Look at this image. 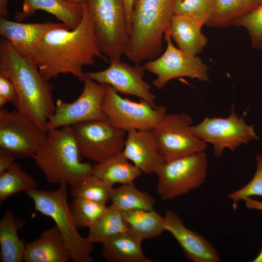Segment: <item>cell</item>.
I'll return each mask as SVG.
<instances>
[{
  "label": "cell",
  "mask_w": 262,
  "mask_h": 262,
  "mask_svg": "<svg viewBox=\"0 0 262 262\" xmlns=\"http://www.w3.org/2000/svg\"><path fill=\"white\" fill-rule=\"evenodd\" d=\"M71 127L81 155L95 163L109 158L124 148L127 131L109 120L84 121Z\"/></svg>",
  "instance_id": "9"
},
{
  "label": "cell",
  "mask_w": 262,
  "mask_h": 262,
  "mask_svg": "<svg viewBox=\"0 0 262 262\" xmlns=\"http://www.w3.org/2000/svg\"><path fill=\"white\" fill-rule=\"evenodd\" d=\"M192 123L186 113L165 114L153 130L165 162L205 150L206 143L190 131Z\"/></svg>",
  "instance_id": "12"
},
{
  "label": "cell",
  "mask_w": 262,
  "mask_h": 262,
  "mask_svg": "<svg viewBox=\"0 0 262 262\" xmlns=\"http://www.w3.org/2000/svg\"><path fill=\"white\" fill-rule=\"evenodd\" d=\"M262 3V0H216L212 15L206 25L227 28L232 22Z\"/></svg>",
  "instance_id": "27"
},
{
  "label": "cell",
  "mask_w": 262,
  "mask_h": 262,
  "mask_svg": "<svg viewBox=\"0 0 262 262\" xmlns=\"http://www.w3.org/2000/svg\"><path fill=\"white\" fill-rule=\"evenodd\" d=\"M62 23H22L0 18V34L21 54L33 59L45 34Z\"/></svg>",
  "instance_id": "18"
},
{
  "label": "cell",
  "mask_w": 262,
  "mask_h": 262,
  "mask_svg": "<svg viewBox=\"0 0 262 262\" xmlns=\"http://www.w3.org/2000/svg\"><path fill=\"white\" fill-rule=\"evenodd\" d=\"M256 160V170L251 180L240 189L228 195V197L233 201L234 209L236 208L237 203L240 200L252 196H262V156L257 154Z\"/></svg>",
  "instance_id": "34"
},
{
  "label": "cell",
  "mask_w": 262,
  "mask_h": 262,
  "mask_svg": "<svg viewBox=\"0 0 262 262\" xmlns=\"http://www.w3.org/2000/svg\"><path fill=\"white\" fill-rule=\"evenodd\" d=\"M0 73L13 83L18 96L16 109L46 130L55 109L52 84L42 76L33 59L19 53L7 39L0 41Z\"/></svg>",
  "instance_id": "2"
},
{
  "label": "cell",
  "mask_w": 262,
  "mask_h": 262,
  "mask_svg": "<svg viewBox=\"0 0 262 262\" xmlns=\"http://www.w3.org/2000/svg\"><path fill=\"white\" fill-rule=\"evenodd\" d=\"M17 98V94L13 83L0 73V107L2 108L7 102L14 105Z\"/></svg>",
  "instance_id": "35"
},
{
  "label": "cell",
  "mask_w": 262,
  "mask_h": 262,
  "mask_svg": "<svg viewBox=\"0 0 262 262\" xmlns=\"http://www.w3.org/2000/svg\"><path fill=\"white\" fill-rule=\"evenodd\" d=\"M122 153L145 174H156L165 162L159 151L153 130L128 131Z\"/></svg>",
  "instance_id": "17"
},
{
  "label": "cell",
  "mask_w": 262,
  "mask_h": 262,
  "mask_svg": "<svg viewBox=\"0 0 262 262\" xmlns=\"http://www.w3.org/2000/svg\"><path fill=\"white\" fill-rule=\"evenodd\" d=\"M24 221L15 217L10 209L5 211L0 220V261L1 262H22L26 244L18 237L17 230Z\"/></svg>",
  "instance_id": "23"
},
{
  "label": "cell",
  "mask_w": 262,
  "mask_h": 262,
  "mask_svg": "<svg viewBox=\"0 0 262 262\" xmlns=\"http://www.w3.org/2000/svg\"><path fill=\"white\" fill-rule=\"evenodd\" d=\"M164 228L177 240L185 256L194 262H219L220 255L214 246L204 237L186 228L180 216L166 210Z\"/></svg>",
  "instance_id": "16"
},
{
  "label": "cell",
  "mask_w": 262,
  "mask_h": 262,
  "mask_svg": "<svg viewBox=\"0 0 262 262\" xmlns=\"http://www.w3.org/2000/svg\"><path fill=\"white\" fill-rule=\"evenodd\" d=\"M69 1H70L71 2H77V3H82L84 0H68Z\"/></svg>",
  "instance_id": "41"
},
{
  "label": "cell",
  "mask_w": 262,
  "mask_h": 262,
  "mask_svg": "<svg viewBox=\"0 0 262 262\" xmlns=\"http://www.w3.org/2000/svg\"><path fill=\"white\" fill-rule=\"evenodd\" d=\"M142 241L130 230L102 244L101 255L109 262H152L144 253Z\"/></svg>",
  "instance_id": "21"
},
{
  "label": "cell",
  "mask_w": 262,
  "mask_h": 262,
  "mask_svg": "<svg viewBox=\"0 0 262 262\" xmlns=\"http://www.w3.org/2000/svg\"><path fill=\"white\" fill-rule=\"evenodd\" d=\"M134 0H122L127 32L129 36L132 30V15Z\"/></svg>",
  "instance_id": "37"
},
{
  "label": "cell",
  "mask_w": 262,
  "mask_h": 262,
  "mask_svg": "<svg viewBox=\"0 0 262 262\" xmlns=\"http://www.w3.org/2000/svg\"><path fill=\"white\" fill-rule=\"evenodd\" d=\"M82 5L83 15L80 24L71 30L62 23L49 30L33 58L40 72L48 80L60 74H70L83 81L84 66L93 65L96 57L108 62L99 49L92 16Z\"/></svg>",
  "instance_id": "1"
},
{
  "label": "cell",
  "mask_w": 262,
  "mask_h": 262,
  "mask_svg": "<svg viewBox=\"0 0 262 262\" xmlns=\"http://www.w3.org/2000/svg\"><path fill=\"white\" fill-rule=\"evenodd\" d=\"M110 62L107 68L85 72V76L97 82L111 86L118 93L135 96L156 107L155 96L150 91L151 86L143 79L146 70L144 66L135 64L131 66L121 60Z\"/></svg>",
  "instance_id": "15"
},
{
  "label": "cell",
  "mask_w": 262,
  "mask_h": 262,
  "mask_svg": "<svg viewBox=\"0 0 262 262\" xmlns=\"http://www.w3.org/2000/svg\"><path fill=\"white\" fill-rule=\"evenodd\" d=\"M110 200L112 204L122 211L137 209L151 210L155 204L154 197L148 193L138 190L134 182L113 187Z\"/></svg>",
  "instance_id": "28"
},
{
  "label": "cell",
  "mask_w": 262,
  "mask_h": 262,
  "mask_svg": "<svg viewBox=\"0 0 262 262\" xmlns=\"http://www.w3.org/2000/svg\"><path fill=\"white\" fill-rule=\"evenodd\" d=\"M173 0H134L132 30L125 55L139 64L153 60L162 52L165 32L172 17Z\"/></svg>",
  "instance_id": "3"
},
{
  "label": "cell",
  "mask_w": 262,
  "mask_h": 262,
  "mask_svg": "<svg viewBox=\"0 0 262 262\" xmlns=\"http://www.w3.org/2000/svg\"><path fill=\"white\" fill-rule=\"evenodd\" d=\"M253 262H262V247L258 255L253 260Z\"/></svg>",
  "instance_id": "40"
},
{
  "label": "cell",
  "mask_w": 262,
  "mask_h": 262,
  "mask_svg": "<svg viewBox=\"0 0 262 262\" xmlns=\"http://www.w3.org/2000/svg\"><path fill=\"white\" fill-rule=\"evenodd\" d=\"M101 108L113 124L127 132L131 130H153L166 111L163 105L154 107L142 99L136 102L123 98L108 84Z\"/></svg>",
  "instance_id": "8"
},
{
  "label": "cell",
  "mask_w": 262,
  "mask_h": 262,
  "mask_svg": "<svg viewBox=\"0 0 262 262\" xmlns=\"http://www.w3.org/2000/svg\"><path fill=\"white\" fill-rule=\"evenodd\" d=\"M216 0H173L174 14L185 16L202 25L210 19Z\"/></svg>",
  "instance_id": "32"
},
{
  "label": "cell",
  "mask_w": 262,
  "mask_h": 262,
  "mask_svg": "<svg viewBox=\"0 0 262 262\" xmlns=\"http://www.w3.org/2000/svg\"><path fill=\"white\" fill-rule=\"evenodd\" d=\"M82 82V91L76 100L72 102L56 100L54 112L46 124L47 131L84 121L108 120L101 108L106 84L86 76Z\"/></svg>",
  "instance_id": "11"
},
{
  "label": "cell",
  "mask_w": 262,
  "mask_h": 262,
  "mask_svg": "<svg viewBox=\"0 0 262 262\" xmlns=\"http://www.w3.org/2000/svg\"><path fill=\"white\" fill-rule=\"evenodd\" d=\"M9 0H0V17H8V2Z\"/></svg>",
  "instance_id": "39"
},
{
  "label": "cell",
  "mask_w": 262,
  "mask_h": 262,
  "mask_svg": "<svg viewBox=\"0 0 262 262\" xmlns=\"http://www.w3.org/2000/svg\"><path fill=\"white\" fill-rule=\"evenodd\" d=\"M47 136V131L17 110L0 108V148L8 150L16 157H32Z\"/></svg>",
  "instance_id": "14"
},
{
  "label": "cell",
  "mask_w": 262,
  "mask_h": 262,
  "mask_svg": "<svg viewBox=\"0 0 262 262\" xmlns=\"http://www.w3.org/2000/svg\"><path fill=\"white\" fill-rule=\"evenodd\" d=\"M37 187L36 180L15 162L8 170L0 174V203L16 193H26Z\"/></svg>",
  "instance_id": "29"
},
{
  "label": "cell",
  "mask_w": 262,
  "mask_h": 262,
  "mask_svg": "<svg viewBox=\"0 0 262 262\" xmlns=\"http://www.w3.org/2000/svg\"><path fill=\"white\" fill-rule=\"evenodd\" d=\"M69 207L77 229L91 228L107 208L106 203L81 197L73 198Z\"/></svg>",
  "instance_id": "31"
},
{
  "label": "cell",
  "mask_w": 262,
  "mask_h": 262,
  "mask_svg": "<svg viewBox=\"0 0 262 262\" xmlns=\"http://www.w3.org/2000/svg\"><path fill=\"white\" fill-rule=\"evenodd\" d=\"M202 26L185 16L174 14L167 31L178 48L196 56L203 50L208 43L207 37L201 32Z\"/></svg>",
  "instance_id": "22"
},
{
  "label": "cell",
  "mask_w": 262,
  "mask_h": 262,
  "mask_svg": "<svg viewBox=\"0 0 262 262\" xmlns=\"http://www.w3.org/2000/svg\"><path fill=\"white\" fill-rule=\"evenodd\" d=\"M246 207L251 209L262 211V201L253 199L250 197L244 198Z\"/></svg>",
  "instance_id": "38"
},
{
  "label": "cell",
  "mask_w": 262,
  "mask_h": 262,
  "mask_svg": "<svg viewBox=\"0 0 262 262\" xmlns=\"http://www.w3.org/2000/svg\"><path fill=\"white\" fill-rule=\"evenodd\" d=\"M171 38L166 31L164 35L166 42L165 51L157 58L146 61L143 65L146 70L157 76L152 84L157 89H162L170 81L183 77L208 82V66L197 55L176 48Z\"/></svg>",
  "instance_id": "10"
},
{
  "label": "cell",
  "mask_w": 262,
  "mask_h": 262,
  "mask_svg": "<svg viewBox=\"0 0 262 262\" xmlns=\"http://www.w3.org/2000/svg\"><path fill=\"white\" fill-rule=\"evenodd\" d=\"M129 230L142 241L160 236L165 230L164 217L154 210L122 211Z\"/></svg>",
  "instance_id": "25"
},
{
  "label": "cell",
  "mask_w": 262,
  "mask_h": 262,
  "mask_svg": "<svg viewBox=\"0 0 262 262\" xmlns=\"http://www.w3.org/2000/svg\"><path fill=\"white\" fill-rule=\"evenodd\" d=\"M191 132L205 143H210L213 147L214 154L220 157L224 148L234 151L242 144H247L258 137L253 125L246 124L244 117H238L234 112L232 105L231 114L227 118L207 116L199 123L191 126Z\"/></svg>",
  "instance_id": "13"
},
{
  "label": "cell",
  "mask_w": 262,
  "mask_h": 262,
  "mask_svg": "<svg viewBox=\"0 0 262 262\" xmlns=\"http://www.w3.org/2000/svg\"><path fill=\"white\" fill-rule=\"evenodd\" d=\"M94 20L100 51L110 61L121 60L129 39L122 0H84Z\"/></svg>",
  "instance_id": "6"
},
{
  "label": "cell",
  "mask_w": 262,
  "mask_h": 262,
  "mask_svg": "<svg viewBox=\"0 0 262 262\" xmlns=\"http://www.w3.org/2000/svg\"><path fill=\"white\" fill-rule=\"evenodd\" d=\"M129 229L122 211L111 204L96 223L89 229L87 238L92 243L103 244L108 239Z\"/></svg>",
  "instance_id": "26"
},
{
  "label": "cell",
  "mask_w": 262,
  "mask_h": 262,
  "mask_svg": "<svg viewBox=\"0 0 262 262\" xmlns=\"http://www.w3.org/2000/svg\"><path fill=\"white\" fill-rule=\"evenodd\" d=\"M81 156L72 127L67 126L47 131L32 158L48 183L71 185L92 174V164L82 162Z\"/></svg>",
  "instance_id": "4"
},
{
  "label": "cell",
  "mask_w": 262,
  "mask_h": 262,
  "mask_svg": "<svg viewBox=\"0 0 262 262\" xmlns=\"http://www.w3.org/2000/svg\"><path fill=\"white\" fill-rule=\"evenodd\" d=\"M38 10L51 14L71 30L80 24L83 15L80 3L68 0H23L22 11L15 14V19L20 22Z\"/></svg>",
  "instance_id": "20"
},
{
  "label": "cell",
  "mask_w": 262,
  "mask_h": 262,
  "mask_svg": "<svg viewBox=\"0 0 262 262\" xmlns=\"http://www.w3.org/2000/svg\"><path fill=\"white\" fill-rule=\"evenodd\" d=\"M208 165L204 151L165 162L156 172L158 195L167 200L199 188L206 180Z\"/></svg>",
  "instance_id": "7"
},
{
  "label": "cell",
  "mask_w": 262,
  "mask_h": 262,
  "mask_svg": "<svg viewBox=\"0 0 262 262\" xmlns=\"http://www.w3.org/2000/svg\"><path fill=\"white\" fill-rule=\"evenodd\" d=\"M16 157L10 151L0 147V174L6 171L15 163Z\"/></svg>",
  "instance_id": "36"
},
{
  "label": "cell",
  "mask_w": 262,
  "mask_h": 262,
  "mask_svg": "<svg viewBox=\"0 0 262 262\" xmlns=\"http://www.w3.org/2000/svg\"><path fill=\"white\" fill-rule=\"evenodd\" d=\"M92 174L113 185L133 182L142 172L123 155L122 151L92 164Z\"/></svg>",
  "instance_id": "24"
},
{
  "label": "cell",
  "mask_w": 262,
  "mask_h": 262,
  "mask_svg": "<svg viewBox=\"0 0 262 262\" xmlns=\"http://www.w3.org/2000/svg\"><path fill=\"white\" fill-rule=\"evenodd\" d=\"M33 202L35 210L51 218L61 233L73 262H94L93 243L78 232L67 201V185L52 191L34 189L26 193Z\"/></svg>",
  "instance_id": "5"
},
{
  "label": "cell",
  "mask_w": 262,
  "mask_h": 262,
  "mask_svg": "<svg viewBox=\"0 0 262 262\" xmlns=\"http://www.w3.org/2000/svg\"><path fill=\"white\" fill-rule=\"evenodd\" d=\"M70 260L65 241L55 225L45 229L36 239L26 244L25 262H68Z\"/></svg>",
  "instance_id": "19"
},
{
  "label": "cell",
  "mask_w": 262,
  "mask_h": 262,
  "mask_svg": "<svg viewBox=\"0 0 262 262\" xmlns=\"http://www.w3.org/2000/svg\"><path fill=\"white\" fill-rule=\"evenodd\" d=\"M231 25L246 28L252 46L262 49V3L234 20Z\"/></svg>",
  "instance_id": "33"
},
{
  "label": "cell",
  "mask_w": 262,
  "mask_h": 262,
  "mask_svg": "<svg viewBox=\"0 0 262 262\" xmlns=\"http://www.w3.org/2000/svg\"><path fill=\"white\" fill-rule=\"evenodd\" d=\"M113 188L112 184L91 174L70 185L69 192L73 198L106 203Z\"/></svg>",
  "instance_id": "30"
}]
</instances>
